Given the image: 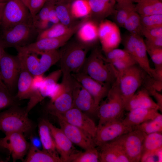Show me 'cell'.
<instances>
[{
	"label": "cell",
	"mask_w": 162,
	"mask_h": 162,
	"mask_svg": "<svg viewBox=\"0 0 162 162\" xmlns=\"http://www.w3.org/2000/svg\"><path fill=\"white\" fill-rule=\"evenodd\" d=\"M80 71L98 82L111 86L116 81L118 74L98 47L94 48L86 58Z\"/></svg>",
	"instance_id": "1"
},
{
	"label": "cell",
	"mask_w": 162,
	"mask_h": 162,
	"mask_svg": "<svg viewBox=\"0 0 162 162\" xmlns=\"http://www.w3.org/2000/svg\"><path fill=\"white\" fill-rule=\"evenodd\" d=\"M28 113L26 108H21L19 105L0 112V131L5 134L14 132L31 134L35 127L29 118Z\"/></svg>",
	"instance_id": "2"
},
{
	"label": "cell",
	"mask_w": 162,
	"mask_h": 162,
	"mask_svg": "<svg viewBox=\"0 0 162 162\" xmlns=\"http://www.w3.org/2000/svg\"><path fill=\"white\" fill-rule=\"evenodd\" d=\"M89 45L79 42L67 43L59 50L61 69L62 75L80 72L86 61Z\"/></svg>",
	"instance_id": "3"
},
{
	"label": "cell",
	"mask_w": 162,
	"mask_h": 162,
	"mask_svg": "<svg viewBox=\"0 0 162 162\" xmlns=\"http://www.w3.org/2000/svg\"><path fill=\"white\" fill-rule=\"evenodd\" d=\"M105 100L100 104L96 114L99 118L98 126L107 122L121 119L125 104L116 80L112 86Z\"/></svg>",
	"instance_id": "4"
},
{
	"label": "cell",
	"mask_w": 162,
	"mask_h": 162,
	"mask_svg": "<svg viewBox=\"0 0 162 162\" xmlns=\"http://www.w3.org/2000/svg\"><path fill=\"white\" fill-rule=\"evenodd\" d=\"M146 74L136 64L118 73L117 80L125 106L142 85Z\"/></svg>",
	"instance_id": "5"
},
{
	"label": "cell",
	"mask_w": 162,
	"mask_h": 162,
	"mask_svg": "<svg viewBox=\"0 0 162 162\" xmlns=\"http://www.w3.org/2000/svg\"><path fill=\"white\" fill-rule=\"evenodd\" d=\"M38 32L32 21L22 22L10 29L3 30L1 38L5 48H15L31 43L34 38L37 37Z\"/></svg>",
	"instance_id": "6"
},
{
	"label": "cell",
	"mask_w": 162,
	"mask_h": 162,
	"mask_svg": "<svg viewBox=\"0 0 162 162\" xmlns=\"http://www.w3.org/2000/svg\"><path fill=\"white\" fill-rule=\"evenodd\" d=\"M23 59L26 67L34 76L43 75L52 66L59 61V50H54L46 51L40 54L39 58L36 54L18 52V54Z\"/></svg>",
	"instance_id": "7"
},
{
	"label": "cell",
	"mask_w": 162,
	"mask_h": 162,
	"mask_svg": "<svg viewBox=\"0 0 162 162\" xmlns=\"http://www.w3.org/2000/svg\"><path fill=\"white\" fill-rule=\"evenodd\" d=\"M32 21L28 8L21 0H8L3 11L1 25L3 30L20 23Z\"/></svg>",
	"instance_id": "8"
},
{
	"label": "cell",
	"mask_w": 162,
	"mask_h": 162,
	"mask_svg": "<svg viewBox=\"0 0 162 162\" xmlns=\"http://www.w3.org/2000/svg\"><path fill=\"white\" fill-rule=\"evenodd\" d=\"M133 129L124 124L121 119L109 122L97 126L94 142L95 146L98 147L115 140Z\"/></svg>",
	"instance_id": "9"
},
{
	"label": "cell",
	"mask_w": 162,
	"mask_h": 162,
	"mask_svg": "<svg viewBox=\"0 0 162 162\" xmlns=\"http://www.w3.org/2000/svg\"><path fill=\"white\" fill-rule=\"evenodd\" d=\"M20 70V62L17 56H12L4 51L0 62V76L10 93L17 85Z\"/></svg>",
	"instance_id": "10"
},
{
	"label": "cell",
	"mask_w": 162,
	"mask_h": 162,
	"mask_svg": "<svg viewBox=\"0 0 162 162\" xmlns=\"http://www.w3.org/2000/svg\"><path fill=\"white\" fill-rule=\"evenodd\" d=\"M144 138V133L133 129L117 139L130 162L140 161Z\"/></svg>",
	"instance_id": "11"
},
{
	"label": "cell",
	"mask_w": 162,
	"mask_h": 162,
	"mask_svg": "<svg viewBox=\"0 0 162 162\" xmlns=\"http://www.w3.org/2000/svg\"><path fill=\"white\" fill-rule=\"evenodd\" d=\"M1 142L3 148L9 152L13 162L18 160L23 161L30 146V143L26 140L24 134L20 132L5 134L1 139Z\"/></svg>",
	"instance_id": "12"
},
{
	"label": "cell",
	"mask_w": 162,
	"mask_h": 162,
	"mask_svg": "<svg viewBox=\"0 0 162 162\" xmlns=\"http://www.w3.org/2000/svg\"><path fill=\"white\" fill-rule=\"evenodd\" d=\"M71 74L92 96L97 110L101 101L106 97L112 86L98 82L81 71Z\"/></svg>",
	"instance_id": "13"
},
{
	"label": "cell",
	"mask_w": 162,
	"mask_h": 162,
	"mask_svg": "<svg viewBox=\"0 0 162 162\" xmlns=\"http://www.w3.org/2000/svg\"><path fill=\"white\" fill-rule=\"evenodd\" d=\"M55 116L67 123L83 130L93 139L97 130V126L94 121L87 114L76 108L73 107L61 114Z\"/></svg>",
	"instance_id": "14"
},
{
	"label": "cell",
	"mask_w": 162,
	"mask_h": 162,
	"mask_svg": "<svg viewBox=\"0 0 162 162\" xmlns=\"http://www.w3.org/2000/svg\"><path fill=\"white\" fill-rule=\"evenodd\" d=\"M75 32L58 38L41 39L27 45L15 48L17 52L36 54H40L46 51L57 50L66 44Z\"/></svg>",
	"instance_id": "15"
},
{
	"label": "cell",
	"mask_w": 162,
	"mask_h": 162,
	"mask_svg": "<svg viewBox=\"0 0 162 162\" xmlns=\"http://www.w3.org/2000/svg\"><path fill=\"white\" fill-rule=\"evenodd\" d=\"M74 81L73 78H65L62 82L65 86L66 90L61 95L47 106V109L50 114L55 116L63 114L73 107L72 89Z\"/></svg>",
	"instance_id": "16"
},
{
	"label": "cell",
	"mask_w": 162,
	"mask_h": 162,
	"mask_svg": "<svg viewBox=\"0 0 162 162\" xmlns=\"http://www.w3.org/2000/svg\"><path fill=\"white\" fill-rule=\"evenodd\" d=\"M60 128L73 144L85 150L95 148L93 138L83 130L58 118Z\"/></svg>",
	"instance_id": "17"
},
{
	"label": "cell",
	"mask_w": 162,
	"mask_h": 162,
	"mask_svg": "<svg viewBox=\"0 0 162 162\" xmlns=\"http://www.w3.org/2000/svg\"><path fill=\"white\" fill-rule=\"evenodd\" d=\"M72 96L73 107L86 114H96L97 109L92 97L75 79L72 89Z\"/></svg>",
	"instance_id": "18"
},
{
	"label": "cell",
	"mask_w": 162,
	"mask_h": 162,
	"mask_svg": "<svg viewBox=\"0 0 162 162\" xmlns=\"http://www.w3.org/2000/svg\"><path fill=\"white\" fill-rule=\"evenodd\" d=\"M47 122L57 152L63 162H69L71 156L76 152L73 144L60 128H57L48 120Z\"/></svg>",
	"instance_id": "19"
},
{
	"label": "cell",
	"mask_w": 162,
	"mask_h": 162,
	"mask_svg": "<svg viewBox=\"0 0 162 162\" xmlns=\"http://www.w3.org/2000/svg\"><path fill=\"white\" fill-rule=\"evenodd\" d=\"M98 147L100 162H130L117 139Z\"/></svg>",
	"instance_id": "20"
},
{
	"label": "cell",
	"mask_w": 162,
	"mask_h": 162,
	"mask_svg": "<svg viewBox=\"0 0 162 162\" xmlns=\"http://www.w3.org/2000/svg\"><path fill=\"white\" fill-rule=\"evenodd\" d=\"M20 62V70L17 82V92L15 96L19 100H30L33 92L32 83L33 76L27 68L22 58L17 55Z\"/></svg>",
	"instance_id": "21"
},
{
	"label": "cell",
	"mask_w": 162,
	"mask_h": 162,
	"mask_svg": "<svg viewBox=\"0 0 162 162\" xmlns=\"http://www.w3.org/2000/svg\"><path fill=\"white\" fill-rule=\"evenodd\" d=\"M136 108L155 109L161 111L160 107L144 88L136 92L125 106V110L128 111Z\"/></svg>",
	"instance_id": "22"
},
{
	"label": "cell",
	"mask_w": 162,
	"mask_h": 162,
	"mask_svg": "<svg viewBox=\"0 0 162 162\" xmlns=\"http://www.w3.org/2000/svg\"><path fill=\"white\" fill-rule=\"evenodd\" d=\"M158 110L155 109H135L129 111L122 120L126 125L133 128L155 118L160 114Z\"/></svg>",
	"instance_id": "23"
},
{
	"label": "cell",
	"mask_w": 162,
	"mask_h": 162,
	"mask_svg": "<svg viewBox=\"0 0 162 162\" xmlns=\"http://www.w3.org/2000/svg\"><path fill=\"white\" fill-rule=\"evenodd\" d=\"M162 133L149 134L144 133V138L140 161H145L148 158L156 155L162 149Z\"/></svg>",
	"instance_id": "24"
},
{
	"label": "cell",
	"mask_w": 162,
	"mask_h": 162,
	"mask_svg": "<svg viewBox=\"0 0 162 162\" xmlns=\"http://www.w3.org/2000/svg\"><path fill=\"white\" fill-rule=\"evenodd\" d=\"M91 9L90 15L98 21L113 14L116 2L115 0H88Z\"/></svg>",
	"instance_id": "25"
},
{
	"label": "cell",
	"mask_w": 162,
	"mask_h": 162,
	"mask_svg": "<svg viewBox=\"0 0 162 162\" xmlns=\"http://www.w3.org/2000/svg\"><path fill=\"white\" fill-rule=\"evenodd\" d=\"M79 41L90 46L98 38V26L93 20L84 21L77 30Z\"/></svg>",
	"instance_id": "26"
},
{
	"label": "cell",
	"mask_w": 162,
	"mask_h": 162,
	"mask_svg": "<svg viewBox=\"0 0 162 162\" xmlns=\"http://www.w3.org/2000/svg\"><path fill=\"white\" fill-rule=\"evenodd\" d=\"M24 162H63L58 154L50 153L37 148L30 143Z\"/></svg>",
	"instance_id": "27"
},
{
	"label": "cell",
	"mask_w": 162,
	"mask_h": 162,
	"mask_svg": "<svg viewBox=\"0 0 162 162\" xmlns=\"http://www.w3.org/2000/svg\"><path fill=\"white\" fill-rule=\"evenodd\" d=\"M144 40L141 36H139L136 43L134 59L137 64L152 77L154 70L150 66Z\"/></svg>",
	"instance_id": "28"
},
{
	"label": "cell",
	"mask_w": 162,
	"mask_h": 162,
	"mask_svg": "<svg viewBox=\"0 0 162 162\" xmlns=\"http://www.w3.org/2000/svg\"><path fill=\"white\" fill-rule=\"evenodd\" d=\"M38 128L39 137L43 149L51 153L58 154L47 120L43 119L40 121Z\"/></svg>",
	"instance_id": "29"
},
{
	"label": "cell",
	"mask_w": 162,
	"mask_h": 162,
	"mask_svg": "<svg viewBox=\"0 0 162 162\" xmlns=\"http://www.w3.org/2000/svg\"><path fill=\"white\" fill-rule=\"evenodd\" d=\"M82 23L81 22L72 27L66 26L60 22L54 24L50 28L39 32L36 40L46 38H58L72 32H76Z\"/></svg>",
	"instance_id": "30"
},
{
	"label": "cell",
	"mask_w": 162,
	"mask_h": 162,
	"mask_svg": "<svg viewBox=\"0 0 162 162\" xmlns=\"http://www.w3.org/2000/svg\"><path fill=\"white\" fill-rule=\"evenodd\" d=\"M135 9L141 16L162 14V1L160 0H137Z\"/></svg>",
	"instance_id": "31"
},
{
	"label": "cell",
	"mask_w": 162,
	"mask_h": 162,
	"mask_svg": "<svg viewBox=\"0 0 162 162\" xmlns=\"http://www.w3.org/2000/svg\"><path fill=\"white\" fill-rule=\"evenodd\" d=\"M71 3L55 0V7L57 16L60 22L68 26H75L74 23V17L70 9Z\"/></svg>",
	"instance_id": "32"
},
{
	"label": "cell",
	"mask_w": 162,
	"mask_h": 162,
	"mask_svg": "<svg viewBox=\"0 0 162 162\" xmlns=\"http://www.w3.org/2000/svg\"><path fill=\"white\" fill-rule=\"evenodd\" d=\"M54 3L55 0H46L39 12L32 18L33 25L39 32L46 28L49 22V12Z\"/></svg>",
	"instance_id": "33"
},
{
	"label": "cell",
	"mask_w": 162,
	"mask_h": 162,
	"mask_svg": "<svg viewBox=\"0 0 162 162\" xmlns=\"http://www.w3.org/2000/svg\"><path fill=\"white\" fill-rule=\"evenodd\" d=\"M135 10L134 3L119 4L116 3L114 11L115 24L119 27H123L125 22L133 11Z\"/></svg>",
	"instance_id": "34"
},
{
	"label": "cell",
	"mask_w": 162,
	"mask_h": 162,
	"mask_svg": "<svg viewBox=\"0 0 162 162\" xmlns=\"http://www.w3.org/2000/svg\"><path fill=\"white\" fill-rule=\"evenodd\" d=\"M62 74L60 69L54 71L44 77L43 82L40 89V92L43 98L49 96L52 90Z\"/></svg>",
	"instance_id": "35"
},
{
	"label": "cell",
	"mask_w": 162,
	"mask_h": 162,
	"mask_svg": "<svg viewBox=\"0 0 162 162\" xmlns=\"http://www.w3.org/2000/svg\"><path fill=\"white\" fill-rule=\"evenodd\" d=\"M146 134L162 133V115L160 113L153 119L143 122L133 127Z\"/></svg>",
	"instance_id": "36"
},
{
	"label": "cell",
	"mask_w": 162,
	"mask_h": 162,
	"mask_svg": "<svg viewBox=\"0 0 162 162\" xmlns=\"http://www.w3.org/2000/svg\"><path fill=\"white\" fill-rule=\"evenodd\" d=\"M69 162H100L99 152L96 148L85 150L84 152H76L71 156Z\"/></svg>",
	"instance_id": "37"
},
{
	"label": "cell",
	"mask_w": 162,
	"mask_h": 162,
	"mask_svg": "<svg viewBox=\"0 0 162 162\" xmlns=\"http://www.w3.org/2000/svg\"><path fill=\"white\" fill-rule=\"evenodd\" d=\"M71 14L74 18H80L90 15L91 9L88 0H74L70 6Z\"/></svg>",
	"instance_id": "38"
},
{
	"label": "cell",
	"mask_w": 162,
	"mask_h": 162,
	"mask_svg": "<svg viewBox=\"0 0 162 162\" xmlns=\"http://www.w3.org/2000/svg\"><path fill=\"white\" fill-rule=\"evenodd\" d=\"M123 27L130 33L142 37V26L140 22V16L135 10L129 15Z\"/></svg>",
	"instance_id": "39"
},
{
	"label": "cell",
	"mask_w": 162,
	"mask_h": 162,
	"mask_svg": "<svg viewBox=\"0 0 162 162\" xmlns=\"http://www.w3.org/2000/svg\"><path fill=\"white\" fill-rule=\"evenodd\" d=\"M121 41L120 32L117 26L105 39L100 41L102 50L104 52L117 48Z\"/></svg>",
	"instance_id": "40"
},
{
	"label": "cell",
	"mask_w": 162,
	"mask_h": 162,
	"mask_svg": "<svg viewBox=\"0 0 162 162\" xmlns=\"http://www.w3.org/2000/svg\"><path fill=\"white\" fill-rule=\"evenodd\" d=\"M18 100L8 90L0 88V112L12 106L18 105Z\"/></svg>",
	"instance_id": "41"
},
{
	"label": "cell",
	"mask_w": 162,
	"mask_h": 162,
	"mask_svg": "<svg viewBox=\"0 0 162 162\" xmlns=\"http://www.w3.org/2000/svg\"><path fill=\"white\" fill-rule=\"evenodd\" d=\"M140 16L142 27L149 28L162 27V14Z\"/></svg>",
	"instance_id": "42"
},
{
	"label": "cell",
	"mask_w": 162,
	"mask_h": 162,
	"mask_svg": "<svg viewBox=\"0 0 162 162\" xmlns=\"http://www.w3.org/2000/svg\"><path fill=\"white\" fill-rule=\"evenodd\" d=\"M104 52L106 59L109 62L116 60H125L135 61L124 49L116 48Z\"/></svg>",
	"instance_id": "43"
},
{
	"label": "cell",
	"mask_w": 162,
	"mask_h": 162,
	"mask_svg": "<svg viewBox=\"0 0 162 162\" xmlns=\"http://www.w3.org/2000/svg\"><path fill=\"white\" fill-rule=\"evenodd\" d=\"M118 26L108 20H103L98 26V38L100 41L109 35Z\"/></svg>",
	"instance_id": "44"
},
{
	"label": "cell",
	"mask_w": 162,
	"mask_h": 162,
	"mask_svg": "<svg viewBox=\"0 0 162 162\" xmlns=\"http://www.w3.org/2000/svg\"><path fill=\"white\" fill-rule=\"evenodd\" d=\"M139 36H140L129 33L124 37L123 42L124 49L130 54L134 60L136 46Z\"/></svg>",
	"instance_id": "45"
},
{
	"label": "cell",
	"mask_w": 162,
	"mask_h": 162,
	"mask_svg": "<svg viewBox=\"0 0 162 162\" xmlns=\"http://www.w3.org/2000/svg\"><path fill=\"white\" fill-rule=\"evenodd\" d=\"M146 49L155 67L162 66V48L146 47Z\"/></svg>",
	"instance_id": "46"
},
{
	"label": "cell",
	"mask_w": 162,
	"mask_h": 162,
	"mask_svg": "<svg viewBox=\"0 0 162 162\" xmlns=\"http://www.w3.org/2000/svg\"><path fill=\"white\" fill-rule=\"evenodd\" d=\"M46 0H28L27 7L33 18L43 7Z\"/></svg>",
	"instance_id": "47"
},
{
	"label": "cell",
	"mask_w": 162,
	"mask_h": 162,
	"mask_svg": "<svg viewBox=\"0 0 162 162\" xmlns=\"http://www.w3.org/2000/svg\"><path fill=\"white\" fill-rule=\"evenodd\" d=\"M110 62L118 73L121 72L130 66L135 64H137L134 61L125 60H116Z\"/></svg>",
	"instance_id": "48"
},
{
	"label": "cell",
	"mask_w": 162,
	"mask_h": 162,
	"mask_svg": "<svg viewBox=\"0 0 162 162\" xmlns=\"http://www.w3.org/2000/svg\"><path fill=\"white\" fill-rule=\"evenodd\" d=\"M142 33L147 39L162 37V27L149 28L142 27Z\"/></svg>",
	"instance_id": "49"
},
{
	"label": "cell",
	"mask_w": 162,
	"mask_h": 162,
	"mask_svg": "<svg viewBox=\"0 0 162 162\" xmlns=\"http://www.w3.org/2000/svg\"><path fill=\"white\" fill-rule=\"evenodd\" d=\"M66 90V86L62 82L57 83L52 89L48 96L50 98V101L54 100L63 94Z\"/></svg>",
	"instance_id": "50"
},
{
	"label": "cell",
	"mask_w": 162,
	"mask_h": 162,
	"mask_svg": "<svg viewBox=\"0 0 162 162\" xmlns=\"http://www.w3.org/2000/svg\"><path fill=\"white\" fill-rule=\"evenodd\" d=\"M146 47L162 48V37L144 40Z\"/></svg>",
	"instance_id": "51"
},
{
	"label": "cell",
	"mask_w": 162,
	"mask_h": 162,
	"mask_svg": "<svg viewBox=\"0 0 162 162\" xmlns=\"http://www.w3.org/2000/svg\"><path fill=\"white\" fill-rule=\"evenodd\" d=\"M48 18L49 22L52 23L54 24L60 22L56 14L55 3L52 5L50 8Z\"/></svg>",
	"instance_id": "52"
},
{
	"label": "cell",
	"mask_w": 162,
	"mask_h": 162,
	"mask_svg": "<svg viewBox=\"0 0 162 162\" xmlns=\"http://www.w3.org/2000/svg\"><path fill=\"white\" fill-rule=\"evenodd\" d=\"M154 70L152 78L155 80L162 81V66L155 67Z\"/></svg>",
	"instance_id": "53"
},
{
	"label": "cell",
	"mask_w": 162,
	"mask_h": 162,
	"mask_svg": "<svg viewBox=\"0 0 162 162\" xmlns=\"http://www.w3.org/2000/svg\"><path fill=\"white\" fill-rule=\"evenodd\" d=\"M5 48L4 44L2 41V38H0V62L2 56L3 52L4 51V49ZM0 88L7 89L6 87L4 84L0 76Z\"/></svg>",
	"instance_id": "54"
},
{
	"label": "cell",
	"mask_w": 162,
	"mask_h": 162,
	"mask_svg": "<svg viewBox=\"0 0 162 162\" xmlns=\"http://www.w3.org/2000/svg\"><path fill=\"white\" fill-rule=\"evenodd\" d=\"M30 143L34 146L40 148L39 146L40 145L41 146V144L39 136L38 137L34 136L32 133L30 134Z\"/></svg>",
	"instance_id": "55"
},
{
	"label": "cell",
	"mask_w": 162,
	"mask_h": 162,
	"mask_svg": "<svg viewBox=\"0 0 162 162\" xmlns=\"http://www.w3.org/2000/svg\"><path fill=\"white\" fill-rule=\"evenodd\" d=\"M116 4H128L136 3L137 0H115Z\"/></svg>",
	"instance_id": "56"
},
{
	"label": "cell",
	"mask_w": 162,
	"mask_h": 162,
	"mask_svg": "<svg viewBox=\"0 0 162 162\" xmlns=\"http://www.w3.org/2000/svg\"><path fill=\"white\" fill-rule=\"evenodd\" d=\"M8 0H0V8H3Z\"/></svg>",
	"instance_id": "57"
},
{
	"label": "cell",
	"mask_w": 162,
	"mask_h": 162,
	"mask_svg": "<svg viewBox=\"0 0 162 162\" xmlns=\"http://www.w3.org/2000/svg\"><path fill=\"white\" fill-rule=\"evenodd\" d=\"M4 7L0 8V25L1 24L3 11Z\"/></svg>",
	"instance_id": "58"
},
{
	"label": "cell",
	"mask_w": 162,
	"mask_h": 162,
	"mask_svg": "<svg viewBox=\"0 0 162 162\" xmlns=\"http://www.w3.org/2000/svg\"><path fill=\"white\" fill-rule=\"evenodd\" d=\"M21 0L23 2V3L27 7L28 1V0Z\"/></svg>",
	"instance_id": "59"
},
{
	"label": "cell",
	"mask_w": 162,
	"mask_h": 162,
	"mask_svg": "<svg viewBox=\"0 0 162 162\" xmlns=\"http://www.w3.org/2000/svg\"><path fill=\"white\" fill-rule=\"evenodd\" d=\"M71 3L74 0H56Z\"/></svg>",
	"instance_id": "60"
},
{
	"label": "cell",
	"mask_w": 162,
	"mask_h": 162,
	"mask_svg": "<svg viewBox=\"0 0 162 162\" xmlns=\"http://www.w3.org/2000/svg\"><path fill=\"white\" fill-rule=\"evenodd\" d=\"M4 149L2 146V142H1V139L0 138V149Z\"/></svg>",
	"instance_id": "61"
},
{
	"label": "cell",
	"mask_w": 162,
	"mask_h": 162,
	"mask_svg": "<svg viewBox=\"0 0 162 162\" xmlns=\"http://www.w3.org/2000/svg\"><path fill=\"white\" fill-rule=\"evenodd\" d=\"M4 161H3L1 158H0V162H3Z\"/></svg>",
	"instance_id": "62"
},
{
	"label": "cell",
	"mask_w": 162,
	"mask_h": 162,
	"mask_svg": "<svg viewBox=\"0 0 162 162\" xmlns=\"http://www.w3.org/2000/svg\"><path fill=\"white\" fill-rule=\"evenodd\" d=\"M160 0L161 1H162V0Z\"/></svg>",
	"instance_id": "63"
}]
</instances>
